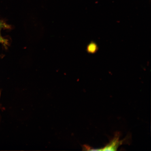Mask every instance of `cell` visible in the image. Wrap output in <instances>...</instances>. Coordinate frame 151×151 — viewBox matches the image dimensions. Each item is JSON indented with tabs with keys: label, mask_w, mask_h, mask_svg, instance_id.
I'll use <instances>...</instances> for the list:
<instances>
[{
	"label": "cell",
	"mask_w": 151,
	"mask_h": 151,
	"mask_svg": "<svg viewBox=\"0 0 151 151\" xmlns=\"http://www.w3.org/2000/svg\"><path fill=\"white\" fill-rule=\"evenodd\" d=\"M3 24H2L1 22H0V31H1V28H2V26ZM6 43V41L2 37L1 35V33H0V43Z\"/></svg>",
	"instance_id": "cell-2"
},
{
	"label": "cell",
	"mask_w": 151,
	"mask_h": 151,
	"mask_svg": "<svg viewBox=\"0 0 151 151\" xmlns=\"http://www.w3.org/2000/svg\"><path fill=\"white\" fill-rule=\"evenodd\" d=\"M122 142L119 140V137L118 135L108 145L104 148L99 149V150L114 151L116 150L118 147L122 143Z\"/></svg>",
	"instance_id": "cell-1"
}]
</instances>
